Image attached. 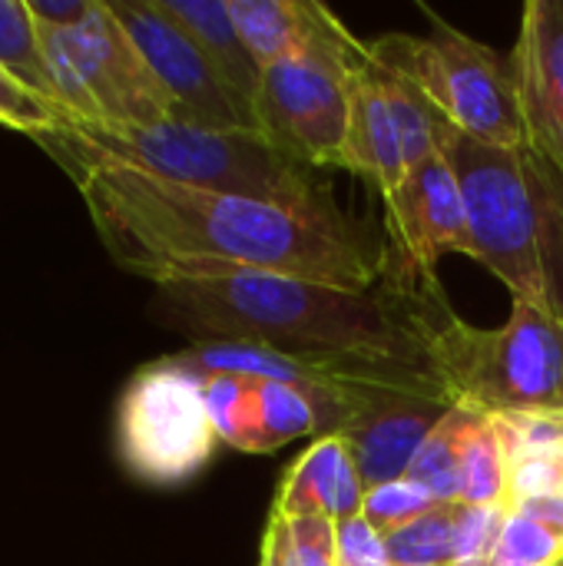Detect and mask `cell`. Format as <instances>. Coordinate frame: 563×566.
Segmentation results:
<instances>
[{
	"mask_svg": "<svg viewBox=\"0 0 563 566\" xmlns=\"http://www.w3.org/2000/svg\"><path fill=\"white\" fill-rule=\"evenodd\" d=\"M76 182L93 229L119 269L153 279L179 269H242L342 289H375L385 242L332 209H289L196 189L93 156L60 133L33 139Z\"/></svg>",
	"mask_w": 563,
	"mask_h": 566,
	"instance_id": "1",
	"label": "cell"
},
{
	"mask_svg": "<svg viewBox=\"0 0 563 566\" xmlns=\"http://www.w3.org/2000/svg\"><path fill=\"white\" fill-rule=\"evenodd\" d=\"M153 315L192 342H246L299 358L428 361L425 318L438 275L425 279L385 255L375 289H342L309 279L179 269L149 279Z\"/></svg>",
	"mask_w": 563,
	"mask_h": 566,
	"instance_id": "2",
	"label": "cell"
},
{
	"mask_svg": "<svg viewBox=\"0 0 563 566\" xmlns=\"http://www.w3.org/2000/svg\"><path fill=\"white\" fill-rule=\"evenodd\" d=\"M471 222L475 262L514 302L563 318V176L528 146H484L455 126L445 139Z\"/></svg>",
	"mask_w": 563,
	"mask_h": 566,
	"instance_id": "3",
	"label": "cell"
},
{
	"mask_svg": "<svg viewBox=\"0 0 563 566\" xmlns=\"http://www.w3.org/2000/svg\"><path fill=\"white\" fill-rule=\"evenodd\" d=\"M53 133L93 156L169 182L279 202L289 209L338 206L325 172L299 163L262 133H216L176 119L149 126H83L66 119Z\"/></svg>",
	"mask_w": 563,
	"mask_h": 566,
	"instance_id": "4",
	"label": "cell"
},
{
	"mask_svg": "<svg viewBox=\"0 0 563 566\" xmlns=\"http://www.w3.org/2000/svg\"><path fill=\"white\" fill-rule=\"evenodd\" d=\"M428 361L455 405L491 418H563V318L514 302L501 328L465 322L438 285L425 318Z\"/></svg>",
	"mask_w": 563,
	"mask_h": 566,
	"instance_id": "5",
	"label": "cell"
},
{
	"mask_svg": "<svg viewBox=\"0 0 563 566\" xmlns=\"http://www.w3.org/2000/svg\"><path fill=\"white\" fill-rule=\"evenodd\" d=\"M428 36L385 33L365 43L368 56L408 76L431 106L468 139L484 146H528L511 56L431 17Z\"/></svg>",
	"mask_w": 563,
	"mask_h": 566,
	"instance_id": "6",
	"label": "cell"
},
{
	"mask_svg": "<svg viewBox=\"0 0 563 566\" xmlns=\"http://www.w3.org/2000/svg\"><path fill=\"white\" fill-rule=\"evenodd\" d=\"M362 53L365 43L325 10L319 30L299 50L262 70L256 106L262 136L319 172L338 169L348 136L352 73Z\"/></svg>",
	"mask_w": 563,
	"mask_h": 566,
	"instance_id": "7",
	"label": "cell"
},
{
	"mask_svg": "<svg viewBox=\"0 0 563 566\" xmlns=\"http://www.w3.org/2000/svg\"><path fill=\"white\" fill-rule=\"evenodd\" d=\"M40 43L53 99L70 123L149 126L176 119L169 96L106 0H96L73 30H40Z\"/></svg>",
	"mask_w": 563,
	"mask_h": 566,
	"instance_id": "8",
	"label": "cell"
},
{
	"mask_svg": "<svg viewBox=\"0 0 563 566\" xmlns=\"http://www.w3.org/2000/svg\"><path fill=\"white\" fill-rule=\"evenodd\" d=\"M116 458L146 488H183L222 444L199 375L156 358L133 371L116 401Z\"/></svg>",
	"mask_w": 563,
	"mask_h": 566,
	"instance_id": "9",
	"label": "cell"
},
{
	"mask_svg": "<svg viewBox=\"0 0 563 566\" xmlns=\"http://www.w3.org/2000/svg\"><path fill=\"white\" fill-rule=\"evenodd\" d=\"M106 3L169 96L176 123L216 133H262L256 109L226 86L196 40L176 20H169L156 0Z\"/></svg>",
	"mask_w": 563,
	"mask_h": 566,
	"instance_id": "10",
	"label": "cell"
},
{
	"mask_svg": "<svg viewBox=\"0 0 563 566\" xmlns=\"http://www.w3.org/2000/svg\"><path fill=\"white\" fill-rule=\"evenodd\" d=\"M385 202V255L425 279H435V265L448 252L475 259L468 202L461 179L445 149L421 159Z\"/></svg>",
	"mask_w": 563,
	"mask_h": 566,
	"instance_id": "11",
	"label": "cell"
},
{
	"mask_svg": "<svg viewBox=\"0 0 563 566\" xmlns=\"http://www.w3.org/2000/svg\"><path fill=\"white\" fill-rule=\"evenodd\" d=\"M209 421L222 444L242 454H269L305 434H335L348 405L322 401L302 388L262 378H199Z\"/></svg>",
	"mask_w": 563,
	"mask_h": 566,
	"instance_id": "12",
	"label": "cell"
},
{
	"mask_svg": "<svg viewBox=\"0 0 563 566\" xmlns=\"http://www.w3.org/2000/svg\"><path fill=\"white\" fill-rule=\"evenodd\" d=\"M451 408L455 401L408 391H362L352 398L335 434L352 448L365 488H378L408 478L421 444Z\"/></svg>",
	"mask_w": 563,
	"mask_h": 566,
	"instance_id": "13",
	"label": "cell"
},
{
	"mask_svg": "<svg viewBox=\"0 0 563 566\" xmlns=\"http://www.w3.org/2000/svg\"><path fill=\"white\" fill-rule=\"evenodd\" d=\"M508 56L528 143L563 176V0L524 3Z\"/></svg>",
	"mask_w": 563,
	"mask_h": 566,
	"instance_id": "14",
	"label": "cell"
},
{
	"mask_svg": "<svg viewBox=\"0 0 563 566\" xmlns=\"http://www.w3.org/2000/svg\"><path fill=\"white\" fill-rule=\"evenodd\" d=\"M365 481L352 458V448L338 434L315 438L282 474L272 511L275 517H329L345 524L362 517Z\"/></svg>",
	"mask_w": 563,
	"mask_h": 566,
	"instance_id": "15",
	"label": "cell"
},
{
	"mask_svg": "<svg viewBox=\"0 0 563 566\" xmlns=\"http://www.w3.org/2000/svg\"><path fill=\"white\" fill-rule=\"evenodd\" d=\"M362 179H368L382 199L392 196L402 179L408 176L398 123L392 113V103L385 96L378 66L372 63L368 50L362 53L355 73H352V93H348V136L342 149V166Z\"/></svg>",
	"mask_w": 563,
	"mask_h": 566,
	"instance_id": "16",
	"label": "cell"
},
{
	"mask_svg": "<svg viewBox=\"0 0 563 566\" xmlns=\"http://www.w3.org/2000/svg\"><path fill=\"white\" fill-rule=\"evenodd\" d=\"M156 3L169 20H176L196 40V46L216 66V73L226 80V86L242 103H249L256 109L259 86H262V66L242 43V36L232 23V13H229V0H156ZM256 116H259V109H256Z\"/></svg>",
	"mask_w": 563,
	"mask_h": 566,
	"instance_id": "17",
	"label": "cell"
},
{
	"mask_svg": "<svg viewBox=\"0 0 563 566\" xmlns=\"http://www.w3.org/2000/svg\"><path fill=\"white\" fill-rule=\"evenodd\" d=\"M325 10L309 0H229L232 23L262 70L299 50L319 30Z\"/></svg>",
	"mask_w": 563,
	"mask_h": 566,
	"instance_id": "18",
	"label": "cell"
},
{
	"mask_svg": "<svg viewBox=\"0 0 563 566\" xmlns=\"http://www.w3.org/2000/svg\"><path fill=\"white\" fill-rule=\"evenodd\" d=\"M461 504L498 507L508 504V448L491 415H475L461 441Z\"/></svg>",
	"mask_w": 563,
	"mask_h": 566,
	"instance_id": "19",
	"label": "cell"
},
{
	"mask_svg": "<svg viewBox=\"0 0 563 566\" xmlns=\"http://www.w3.org/2000/svg\"><path fill=\"white\" fill-rule=\"evenodd\" d=\"M475 415V408L455 405L445 415V421L431 431V438L421 444L408 471V478L421 484L438 504H461V441Z\"/></svg>",
	"mask_w": 563,
	"mask_h": 566,
	"instance_id": "20",
	"label": "cell"
},
{
	"mask_svg": "<svg viewBox=\"0 0 563 566\" xmlns=\"http://www.w3.org/2000/svg\"><path fill=\"white\" fill-rule=\"evenodd\" d=\"M465 504H435L428 514L402 531L385 534V554L392 566H455L458 517Z\"/></svg>",
	"mask_w": 563,
	"mask_h": 566,
	"instance_id": "21",
	"label": "cell"
},
{
	"mask_svg": "<svg viewBox=\"0 0 563 566\" xmlns=\"http://www.w3.org/2000/svg\"><path fill=\"white\" fill-rule=\"evenodd\" d=\"M0 66L33 93L53 99L40 30L27 10V0H0Z\"/></svg>",
	"mask_w": 563,
	"mask_h": 566,
	"instance_id": "22",
	"label": "cell"
},
{
	"mask_svg": "<svg viewBox=\"0 0 563 566\" xmlns=\"http://www.w3.org/2000/svg\"><path fill=\"white\" fill-rule=\"evenodd\" d=\"M488 566H563V537L518 511H508Z\"/></svg>",
	"mask_w": 563,
	"mask_h": 566,
	"instance_id": "23",
	"label": "cell"
},
{
	"mask_svg": "<svg viewBox=\"0 0 563 566\" xmlns=\"http://www.w3.org/2000/svg\"><path fill=\"white\" fill-rule=\"evenodd\" d=\"M435 504L438 501L421 484H415L411 478H398V481H388V484H378V488L365 491L362 517L385 537L392 531L408 527L411 521L428 514Z\"/></svg>",
	"mask_w": 563,
	"mask_h": 566,
	"instance_id": "24",
	"label": "cell"
},
{
	"mask_svg": "<svg viewBox=\"0 0 563 566\" xmlns=\"http://www.w3.org/2000/svg\"><path fill=\"white\" fill-rule=\"evenodd\" d=\"M66 119L70 116L53 99L33 93L30 86H23L13 73L0 66V126L37 139V136L60 129Z\"/></svg>",
	"mask_w": 563,
	"mask_h": 566,
	"instance_id": "25",
	"label": "cell"
},
{
	"mask_svg": "<svg viewBox=\"0 0 563 566\" xmlns=\"http://www.w3.org/2000/svg\"><path fill=\"white\" fill-rule=\"evenodd\" d=\"M285 521V517H282ZM299 566H338V524L329 517L285 521Z\"/></svg>",
	"mask_w": 563,
	"mask_h": 566,
	"instance_id": "26",
	"label": "cell"
},
{
	"mask_svg": "<svg viewBox=\"0 0 563 566\" xmlns=\"http://www.w3.org/2000/svg\"><path fill=\"white\" fill-rule=\"evenodd\" d=\"M338 566H392L385 537L365 517L338 524Z\"/></svg>",
	"mask_w": 563,
	"mask_h": 566,
	"instance_id": "27",
	"label": "cell"
},
{
	"mask_svg": "<svg viewBox=\"0 0 563 566\" xmlns=\"http://www.w3.org/2000/svg\"><path fill=\"white\" fill-rule=\"evenodd\" d=\"M96 0H27L37 30H73L80 27Z\"/></svg>",
	"mask_w": 563,
	"mask_h": 566,
	"instance_id": "28",
	"label": "cell"
},
{
	"mask_svg": "<svg viewBox=\"0 0 563 566\" xmlns=\"http://www.w3.org/2000/svg\"><path fill=\"white\" fill-rule=\"evenodd\" d=\"M259 566H275V564H272V557H269V554H262V564Z\"/></svg>",
	"mask_w": 563,
	"mask_h": 566,
	"instance_id": "29",
	"label": "cell"
}]
</instances>
